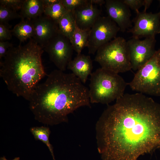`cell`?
I'll return each mask as SVG.
<instances>
[{"label":"cell","mask_w":160,"mask_h":160,"mask_svg":"<svg viewBox=\"0 0 160 160\" xmlns=\"http://www.w3.org/2000/svg\"><path fill=\"white\" fill-rule=\"evenodd\" d=\"M28 101L35 119L50 126L67 122L78 108L90 106L88 88L73 73L59 69L37 86Z\"/></svg>","instance_id":"2"},{"label":"cell","mask_w":160,"mask_h":160,"mask_svg":"<svg viewBox=\"0 0 160 160\" xmlns=\"http://www.w3.org/2000/svg\"><path fill=\"white\" fill-rule=\"evenodd\" d=\"M57 27L58 33L70 40L76 27L72 12L67 11L59 19L57 22Z\"/></svg>","instance_id":"16"},{"label":"cell","mask_w":160,"mask_h":160,"mask_svg":"<svg viewBox=\"0 0 160 160\" xmlns=\"http://www.w3.org/2000/svg\"><path fill=\"white\" fill-rule=\"evenodd\" d=\"M105 7L108 16L125 32L132 26L129 7L122 0H106Z\"/></svg>","instance_id":"11"},{"label":"cell","mask_w":160,"mask_h":160,"mask_svg":"<svg viewBox=\"0 0 160 160\" xmlns=\"http://www.w3.org/2000/svg\"><path fill=\"white\" fill-rule=\"evenodd\" d=\"M103 160H137L160 149V104L141 93H126L108 105L97 122Z\"/></svg>","instance_id":"1"},{"label":"cell","mask_w":160,"mask_h":160,"mask_svg":"<svg viewBox=\"0 0 160 160\" xmlns=\"http://www.w3.org/2000/svg\"><path fill=\"white\" fill-rule=\"evenodd\" d=\"M11 31L7 24L0 23V41H6L10 39L12 37Z\"/></svg>","instance_id":"24"},{"label":"cell","mask_w":160,"mask_h":160,"mask_svg":"<svg viewBox=\"0 0 160 160\" xmlns=\"http://www.w3.org/2000/svg\"><path fill=\"white\" fill-rule=\"evenodd\" d=\"M30 131L36 140H39L44 143L48 147L53 158L55 160L53 150V147L49 141L50 131L49 128L41 126L31 127Z\"/></svg>","instance_id":"19"},{"label":"cell","mask_w":160,"mask_h":160,"mask_svg":"<svg viewBox=\"0 0 160 160\" xmlns=\"http://www.w3.org/2000/svg\"><path fill=\"white\" fill-rule=\"evenodd\" d=\"M21 17L17 11L0 5V23L7 24L9 21Z\"/></svg>","instance_id":"21"},{"label":"cell","mask_w":160,"mask_h":160,"mask_svg":"<svg viewBox=\"0 0 160 160\" xmlns=\"http://www.w3.org/2000/svg\"><path fill=\"white\" fill-rule=\"evenodd\" d=\"M89 31L81 30L77 27L73 34L70 40L73 50L77 54H81L83 49L87 47Z\"/></svg>","instance_id":"18"},{"label":"cell","mask_w":160,"mask_h":160,"mask_svg":"<svg viewBox=\"0 0 160 160\" xmlns=\"http://www.w3.org/2000/svg\"><path fill=\"white\" fill-rule=\"evenodd\" d=\"M120 29L108 16H100L89 31L87 47L94 54L101 47L116 37Z\"/></svg>","instance_id":"7"},{"label":"cell","mask_w":160,"mask_h":160,"mask_svg":"<svg viewBox=\"0 0 160 160\" xmlns=\"http://www.w3.org/2000/svg\"><path fill=\"white\" fill-rule=\"evenodd\" d=\"M128 84L132 90L160 97V49L156 50L149 60L137 71Z\"/></svg>","instance_id":"6"},{"label":"cell","mask_w":160,"mask_h":160,"mask_svg":"<svg viewBox=\"0 0 160 160\" xmlns=\"http://www.w3.org/2000/svg\"><path fill=\"white\" fill-rule=\"evenodd\" d=\"M130 9L135 11L136 13L140 11L139 9L143 6L144 0H122Z\"/></svg>","instance_id":"25"},{"label":"cell","mask_w":160,"mask_h":160,"mask_svg":"<svg viewBox=\"0 0 160 160\" xmlns=\"http://www.w3.org/2000/svg\"><path fill=\"white\" fill-rule=\"evenodd\" d=\"M61 3L68 11L73 12L89 3V0H61Z\"/></svg>","instance_id":"22"},{"label":"cell","mask_w":160,"mask_h":160,"mask_svg":"<svg viewBox=\"0 0 160 160\" xmlns=\"http://www.w3.org/2000/svg\"><path fill=\"white\" fill-rule=\"evenodd\" d=\"M20 10V14L22 19H35L44 13L42 0H24Z\"/></svg>","instance_id":"15"},{"label":"cell","mask_w":160,"mask_h":160,"mask_svg":"<svg viewBox=\"0 0 160 160\" xmlns=\"http://www.w3.org/2000/svg\"><path fill=\"white\" fill-rule=\"evenodd\" d=\"M89 2L93 4L101 5L105 4V1L104 0H89Z\"/></svg>","instance_id":"29"},{"label":"cell","mask_w":160,"mask_h":160,"mask_svg":"<svg viewBox=\"0 0 160 160\" xmlns=\"http://www.w3.org/2000/svg\"><path fill=\"white\" fill-rule=\"evenodd\" d=\"M60 2L55 4L44 8V14L56 22L67 12Z\"/></svg>","instance_id":"20"},{"label":"cell","mask_w":160,"mask_h":160,"mask_svg":"<svg viewBox=\"0 0 160 160\" xmlns=\"http://www.w3.org/2000/svg\"><path fill=\"white\" fill-rule=\"evenodd\" d=\"M89 89L91 103L108 104L124 94L128 85L118 73L102 68L90 75Z\"/></svg>","instance_id":"4"},{"label":"cell","mask_w":160,"mask_h":160,"mask_svg":"<svg viewBox=\"0 0 160 160\" xmlns=\"http://www.w3.org/2000/svg\"><path fill=\"white\" fill-rule=\"evenodd\" d=\"M0 160H7L5 156H3L2 157L0 158ZM12 160H20V158L19 157H16L15 159Z\"/></svg>","instance_id":"30"},{"label":"cell","mask_w":160,"mask_h":160,"mask_svg":"<svg viewBox=\"0 0 160 160\" xmlns=\"http://www.w3.org/2000/svg\"><path fill=\"white\" fill-rule=\"evenodd\" d=\"M13 46V44L7 41H0V59L4 58L9 49Z\"/></svg>","instance_id":"26"},{"label":"cell","mask_w":160,"mask_h":160,"mask_svg":"<svg viewBox=\"0 0 160 160\" xmlns=\"http://www.w3.org/2000/svg\"><path fill=\"white\" fill-rule=\"evenodd\" d=\"M72 12L76 27L81 30L89 31L100 16L101 11L89 1L88 4Z\"/></svg>","instance_id":"13"},{"label":"cell","mask_w":160,"mask_h":160,"mask_svg":"<svg viewBox=\"0 0 160 160\" xmlns=\"http://www.w3.org/2000/svg\"><path fill=\"white\" fill-rule=\"evenodd\" d=\"M155 37H148L141 40L132 37L127 43L132 69L137 71L153 56L156 50Z\"/></svg>","instance_id":"9"},{"label":"cell","mask_w":160,"mask_h":160,"mask_svg":"<svg viewBox=\"0 0 160 160\" xmlns=\"http://www.w3.org/2000/svg\"><path fill=\"white\" fill-rule=\"evenodd\" d=\"M153 1L152 0H144L143 6L144 8L143 11L146 12L149 7L152 3Z\"/></svg>","instance_id":"28"},{"label":"cell","mask_w":160,"mask_h":160,"mask_svg":"<svg viewBox=\"0 0 160 160\" xmlns=\"http://www.w3.org/2000/svg\"><path fill=\"white\" fill-rule=\"evenodd\" d=\"M133 22L134 25L128 31L132 37H155L160 33V11L155 13L139 12Z\"/></svg>","instance_id":"10"},{"label":"cell","mask_w":160,"mask_h":160,"mask_svg":"<svg viewBox=\"0 0 160 160\" xmlns=\"http://www.w3.org/2000/svg\"><path fill=\"white\" fill-rule=\"evenodd\" d=\"M44 8L55 4L59 2L61 0H42Z\"/></svg>","instance_id":"27"},{"label":"cell","mask_w":160,"mask_h":160,"mask_svg":"<svg viewBox=\"0 0 160 160\" xmlns=\"http://www.w3.org/2000/svg\"><path fill=\"white\" fill-rule=\"evenodd\" d=\"M24 0H0V5L15 11L20 10Z\"/></svg>","instance_id":"23"},{"label":"cell","mask_w":160,"mask_h":160,"mask_svg":"<svg viewBox=\"0 0 160 160\" xmlns=\"http://www.w3.org/2000/svg\"><path fill=\"white\" fill-rule=\"evenodd\" d=\"M34 29L33 39L43 49L58 33L57 23L42 15L32 20Z\"/></svg>","instance_id":"12"},{"label":"cell","mask_w":160,"mask_h":160,"mask_svg":"<svg viewBox=\"0 0 160 160\" xmlns=\"http://www.w3.org/2000/svg\"><path fill=\"white\" fill-rule=\"evenodd\" d=\"M12 32L21 42L33 38L34 33L32 20L22 19L19 23L15 25Z\"/></svg>","instance_id":"17"},{"label":"cell","mask_w":160,"mask_h":160,"mask_svg":"<svg viewBox=\"0 0 160 160\" xmlns=\"http://www.w3.org/2000/svg\"><path fill=\"white\" fill-rule=\"evenodd\" d=\"M159 4H160V0H159Z\"/></svg>","instance_id":"31"},{"label":"cell","mask_w":160,"mask_h":160,"mask_svg":"<svg viewBox=\"0 0 160 160\" xmlns=\"http://www.w3.org/2000/svg\"><path fill=\"white\" fill-rule=\"evenodd\" d=\"M58 69L64 71L72 60L73 50L70 40L58 33L43 48Z\"/></svg>","instance_id":"8"},{"label":"cell","mask_w":160,"mask_h":160,"mask_svg":"<svg viewBox=\"0 0 160 160\" xmlns=\"http://www.w3.org/2000/svg\"><path fill=\"white\" fill-rule=\"evenodd\" d=\"M95 60L101 68L117 73L132 69L127 41L116 37L100 47Z\"/></svg>","instance_id":"5"},{"label":"cell","mask_w":160,"mask_h":160,"mask_svg":"<svg viewBox=\"0 0 160 160\" xmlns=\"http://www.w3.org/2000/svg\"><path fill=\"white\" fill-rule=\"evenodd\" d=\"M43 49L33 39L25 44L12 46L0 61V76L8 89L28 100L46 75L41 56Z\"/></svg>","instance_id":"3"},{"label":"cell","mask_w":160,"mask_h":160,"mask_svg":"<svg viewBox=\"0 0 160 160\" xmlns=\"http://www.w3.org/2000/svg\"><path fill=\"white\" fill-rule=\"evenodd\" d=\"M67 68L84 84L92 73V62L90 57L84 54H77L68 65Z\"/></svg>","instance_id":"14"}]
</instances>
